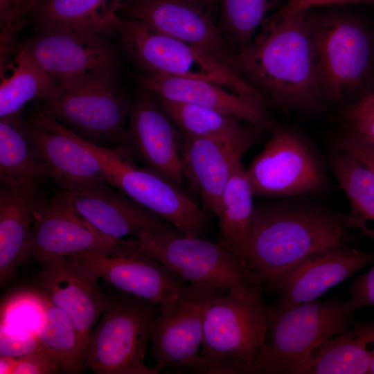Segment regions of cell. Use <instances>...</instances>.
<instances>
[{
    "mask_svg": "<svg viewBox=\"0 0 374 374\" xmlns=\"http://www.w3.org/2000/svg\"><path fill=\"white\" fill-rule=\"evenodd\" d=\"M310 10L267 17L251 43L233 55L238 73L269 103L307 112L320 110L326 103Z\"/></svg>",
    "mask_w": 374,
    "mask_h": 374,
    "instance_id": "6da1fadb",
    "label": "cell"
},
{
    "mask_svg": "<svg viewBox=\"0 0 374 374\" xmlns=\"http://www.w3.org/2000/svg\"><path fill=\"white\" fill-rule=\"evenodd\" d=\"M303 196L255 206L245 263L271 290L317 253L348 246L346 214Z\"/></svg>",
    "mask_w": 374,
    "mask_h": 374,
    "instance_id": "7a4b0ae2",
    "label": "cell"
},
{
    "mask_svg": "<svg viewBox=\"0 0 374 374\" xmlns=\"http://www.w3.org/2000/svg\"><path fill=\"white\" fill-rule=\"evenodd\" d=\"M348 299H328L279 312L269 311L259 368L264 374H299L321 347L355 321Z\"/></svg>",
    "mask_w": 374,
    "mask_h": 374,
    "instance_id": "3957f363",
    "label": "cell"
},
{
    "mask_svg": "<svg viewBox=\"0 0 374 374\" xmlns=\"http://www.w3.org/2000/svg\"><path fill=\"white\" fill-rule=\"evenodd\" d=\"M116 34L132 60L145 73L210 81L261 106L269 105L243 77L197 46L123 15L119 16Z\"/></svg>",
    "mask_w": 374,
    "mask_h": 374,
    "instance_id": "277c9868",
    "label": "cell"
},
{
    "mask_svg": "<svg viewBox=\"0 0 374 374\" xmlns=\"http://www.w3.org/2000/svg\"><path fill=\"white\" fill-rule=\"evenodd\" d=\"M310 28L324 100L344 103L374 72V37L359 19L339 12L310 11Z\"/></svg>",
    "mask_w": 374,
    "mask_h": 374,
    "instance_id": "5b68a950",
    "label": "cell"
},
{
    "mask_svg": "<svg viewBox=\"0 0 374 374\" xmlns=\"http://www.w3.org/2000/svg\"><path fill=\"white\" fill-rule=\"evenodd\" d=\"M109 295V307L89 336L85 368L97 374L159 373L144 360L160 304L118 290Z\"/></svg>",
    "mask_w": 374,
    "mask_h": 374,
    "instance_id": "8992f818",
    "label": "cell"
},
{
    "mask_svg": "<svg viewBox=\"0 0 374 374\" xmlns=\"http://www.w3.org/2000/svg\"><path fill=\"white\" fill-rule=\"evenodd\" d=\"M200 237L188 235L173 228L145 232L129 241L181 281L195 287L224 292L262 284L255 272L219 243Z\"/></svg>",
    "mask_w": 374,
    "mask_h": 374,
    "instance_id": "52a82bcc",
    "label": "cell"
},
{
    "mask_svg": "<svg viewBox=\"0 0 374 374\" xmlns=\"http://www.w3.org/2000/svg\"><path fill=\"white\" fill-rule=\"evenodd\" d=\"M261 284L237 287L207 302L203 317L202 355L225 357L260 373L259 359L269 321Z\"/></svg>",
    "mask_w": 374,
    "mask_h": 374,
    "instance_id": "ba28073f",
    "label": "cell"
},
{
    "mask_svg": "<svg viewBox=\"0 0 374 374\" xmlns=\"http://www.w3.org/2000/svg\"><path fill=\"white\" fill-rule=\"evenodd\" d=\"M70 132L96 156L111 186L186 235L199 237L208 231L210 220L207 213L181 188L139 166L124 145L102 148Z\"/></svg>",
    "mask_w": 374,
    "mask_h": 374,
    "instance_id": "9c48e42d",
    "label": "cell"
},
{
    "mask_svg": "<svg viewBox=\"0 0 374 374\" xmlns=\"http://www.w3.org/2000/svg\"><path fill=\"white\" fill-rule=\"evenodd\" d=\"M39 105L52 118L91 145L111 149L125 143L132 97L119 87L117 78L59 87Z\"/></svg>",
    "mask_w": 374,
    "mask_h": 374,
    "instance_id": "30bf717a",
    "label": "cell"
},
{
    "mask_svg": "<svg viewBox=\"0 0 374 374\" xmlns=\"http://www.w3.org/2000/svg\"><path fill=\"white\" fill-rule=\"evenodd\" d=\"M24 44L44 71L66 88L105 78H118L119 55L107 37L84 30L47 26Z\"/></svg>",
    "mask_w": 374,
    "mask_h": 374,
    "instance_id": "8fae6325",
    "label": "cell"
},
{
    "mask_svg": "<svg viewBox=\"0 0 374 374\" xmlns=\"http://www.w3.org/2000/svg\"><path fill=\"white\" fill-rule=\"evenodd\" d=\"M246 170L253 195L288 197L324 191L328 179L315 150L299 132L276 125Z\"/></svg>",
    "mask_w": 374,
    "mask_h": 374,
    "instance_id": "7c38bea8",
    "label": "cell"
},
{
    "mask_svg": "<svg viewBox=\"0 0 374 374\" xmlns=\"http://www.w3.org/2000/svg\"><path fill=\"white\" fill-rule=\"evenodd\" d=\"M28 136L54 188L85 191L109 184L96 156L39 103L24 118Z\"/></svg>",
    "mask_w": 374,
    "mask_h": 374,
    "instance_id": "4fadbf2b",
    "label": "cell"
},
{
    "mask_svg": "<svg viewBox=\"0 0 374 374\" xmlns=\"http://www.w3.org/2000/svg\"><path fill=\"white\" fill-rule=\"evenodd\" d=\"M180 131L157 96L140 87L132 97L123 145L142 166L181 189L186 177Z\"/></svg>",
    "mask_w": 374,
    "mask_h": 374,
    "instance_id": "5bb4252c",
    "label": "cell"
},
{
    "mask_svg": "<svg viewBox=\"0 0 374 374\" xmlns=\"http://www.w3.org/2000/svg\"><path fill=\"white\" fill-rule=\"evenodd\" d=\"M68 256L117 290L161 304L177 299L186 285L159 261L123 240L115 249Z\"/></svg>",
    "mask_w": 374,
    "mask_h": 374,
    "instance_id": "9a60e30c",
    "label": "cell"
},
{
    "mask_svg": "<svg viewBox=\"0 0 374 374\" xmlns=\"http://www.w3.org/2000/svg\"><path fill=\"white\" fill-rule=\"evenodd\" d=\"M122 242L96 230L69 206L54 188L44 191L34 211L22 265L91 251H108Z\"/></svg>",
    "mask_w": 374,
    "mask_h": 374,
    "instance_id": "2e32d148",
    "label": "cell"
},
{
    "mask_svg": "<svg viewBox=\"0 0 374 374\" xmlns=\"http://www.w3.org/2000/svg\"><path fill=\"white\" fill-rule=\"evenodd\" d=\"M223 291L188 284L176 299L160 304L152 322L150 341L154 368L174 373L196 357L202 344L203 317L211 298Z\"/></svg>",
    "mask_w": 374,
    "mask_h": 374,
    "instance_id": "e0dca14e",
    "label": "cell"
},
{
    "mask_svg": "<svg viewBox=\"0 0 374 374\" xmlns=\"http://www.w3.org/2000/svg\"><path fill=\"white\" fill-rule=\"evenodd\" d=\"M210 10L202 0H123L120 10L123 16L207 51L237 72L233 53Z\"/></svg>",
    "mask_w": 374,
    "mask_h": 374,
    "instance_id": "ac0fdd59",
    "label": "cell"
},
{
    "mask_svg": "<svg viewBox=\"0 0 374 374\" xmlns=\"http://www.w3.org/2000/svg\"><path fill=\"white\" fill-rule=\"evenodd\" d=\"M36 291L64 312L87 344L89 336L110 304L98 278L68 256L39 263Z\"/></svg>",
    "mask_w": 374,
    "mask_h": 374,
    "instance_id": "d6986e66",
    "label": "cell"
},
{
    "mask_svg": "<svg viewBox=\"0 0 374 374\" xmlns=\"http://www.w3.org/2000/svg\"><path fill=\"white\" fill-rule=\"evenodd\" d=\"M374 262V252L348 246L332 248L315 254L287 272L274 290L279 296L271 312L287 310L317 300L327 291Z\"/></svg>",
    "mask_w": 374,
    "mask_h": 374,
    "instance_id": "ffe728a7",
    "label": "cell"
},
{
    "mask_svg": "<svg viewBox=\"0 0 374 374\" xmlns=\"http://www.w3.org/2000/svg\"><path fill=\"white\" fill-rule=\"evenodd\" d=\"M57 190L80 216L116 240L175 228L109 184L91 190Z\"/></svg>",
    "mask_w": 374,
    "mask_h": 374,
    "instance_id": "44dd1931",
    "label": "cell"
},
{
    "mask_svg": "<svg viewBox=\"0 0 374 374\" xmlns=\"http://www.w3.org/2000/svg\"><path fill=\"white\" fill-rule=\"evenodd\" d=\"M139 82L167 100L216 110L263 129L271 130L277 125L266 107L215 82L145 73L140 76Z\"/></svg>",
    "mask_w": 374,
    "mask_h": 374,
    "instance_id": "7402d4cb",
    "label": "cell"
},
{
    "mask_svg": "<svg viewBox=\"0 0 374 374\" xmlns=\"http://www.w3.org/2000/svg\"><path fill=\"white\" fill-rule=\"evenodd\" d=\"M181 136L186 177L198 191L206 210L217 216L223 193L246 152L215 140Z\"/></svg>",
    "mask_w": 374,
    "mask_h": 374,
    "instance_id": "603a6c76",
    "label": "cell"
},
{
    "mask_svg": "<svg viewBox=\"0 0 374 374\" xmlns=\"http://www.w3.org/2000/svg\"><path fill=\"white\" fill-rule=\"evenodd\" d=\"M46 185L0 188V287L7 286L22 265L30 238L35 208Z\"/></svg>",
    "mask_w": 374,
    "mask_h": 374,
    "instance_id": "cb8c5ba5",
    "label": "cell"
},
{
    "mask_svg": "<svg viewBox=\"0 0 374 374\" xmlns=\"http://www.w3.org/2000/svg\"><path fill=\"white\" fill-rule=\"evenodd\" d=\"M157 98L183 135L215 140L247 152L263 129L216 110Z\"/></svg>",
    "mask_w": 374,
    "mask_h": 374,
    "instance_id": "d4e9b609",
    "label": "cell"
},
{
    "mask_svg": "<svg viewBox=\"0 0 374 374\" xmlns=\"http://www.w3.org/2000/svg\"><path fill=\"white\" fill-rule=\"evenodd\" d=\"M0 118L22 112L30 101L44 102L59 86L42 69L24 44L1 60Z\"/></svg>",
    "mask_w": 374,
    "mask_h": 374,
    "instance_id": "484cf974",
    "label": "cell"
},
{
    "mask_svg": "<svg viewBox=\"0 0 374 374\" xmlns=\"http://www.w3.org/2000/svg\"><path fill=\"white\" fill-rule=\"evenodd\" d=\"M373 358L374 320H356L326 342L299 374H367Z\"/></svg>",
    "mask_w": 374,
    "mask_h": 374,
    "instance_id": "4316f807",
    "label": "cell"
},
{
    "mask_svg": "<svg viewBox=\"0 0 374 374\" xmlns=\"http://www.w3.org/2000/svg\"><path fill=\"white\" fill-rule=\"evenodd\" d=\"M122 2L123 0H42L30 14L35 28H71L108 37L116 34Z\"/></svg>",
    "mask_w": 374,
    "mask_h": 374,
    "instance_id": "83f0119b",
    "label": "cell"
},
{
    "mask_svg": "<svg viewBox=\"0 0 374 374\" xmlns=\"http://www.w3.org/2000/svg\"><path fill=\"white\" fill-rule=\"evenodd\" d=\"M21 113L0 118V183L48 185L47 170L28 136Z\"/></svg>",
    "mask_w": 374,
    "mask_h": 374,
    "instance_id": "f1b7e54d",
    "label": "cell"
},
{
    "mask_svg": "<svg viewBox=\"0 0 374 374\" xmlns=\"http://www.w3.org/2000/svg\"><path fill=\"white\" fill-rule=\"evenodd\" d=\"M253 196L246 170L240 162L235 168L223 193L217 217L218 243L245 265L255 209Z\"/></svg>",
    "mask_w": 374,
    "mask_h": 374,
    "instance_id": "f546056e",
    "label": "cell"
},
{
    "mask_svg": "<svg viewBox=\"0 0 374 374\" xmlns=\"http://www.w3.org/2000/svg\"><path fill=\"white\" fill-rule=\"evenodd\" d=\"M332 172L350 204L351 229L374 241V174L350 154L335 147L330 154Z\"/></svg>",
    "mask_w": 374,
    "mask_h": 374,
    "instance_id": "4dcf8cb0",
    "label": "cell"
},
{
    "mask_svg": "<svg viewBox=\"0 0 374 374\" xmlns=\"http://www.w3.org/2000/svg\"><path fill=\"white\" fill-rule=\"evenodd\" d=\"M42 306V321L36 332L43 349L67 373H80L85 368L86 344L71 318L36 291Z\"/></svg>",
    "mask_w": 374,
    "mask_h": 374,
    "instance_id": "1f68e13d",
    "label": "cell"
},
{
    "mask_svg": "<svg viewBox=\"0 0 374 374\" xmlns=\"http://www.w3.org/2000/svg\"><path fill=\"white\" fill-rule=\"evenodd\" d=\"M276 0H217L220 6L218 27L234 54L246 47L267 18Z\"/></svg>",
    "mask_w": 374,
    "mask_h": 374,
    "instance_id": "d6a6232c",
    "label": "cell"
},
{
    "mask_svg": "<svg viewBox=\"0 0 374 374\" xmlns=\"http://www.w3.org/2000/svg\"><path fill=\"white\" fill-rule=\"evenodd\" d=\"M176 373L197 374H251L249 368L232 358L198 355L193 359L180 366Z\"/></svg>",
    "mask_w": 374,
    "mask_h": 374,
    "instance_id": "836d02e7",
    "label": "cell"
},
{
    "mask_svg": "<svg viewBox=\"0 0 374 374\" xmlns=\"http://www.w3.org/2000/svg\"><path fill=\"white\" fill-rule=\"evenodd\" d=\"M40 351L46 352L35 332L15 330L1 324L0 355L18 358Z\"/></svg>",
    "mask_w": 374,
    "mask_h": 374,
    "instance_id": "e575fe53",
    "label": "cell"
},
{
    "mask_svg": "<svg viewBox=\"0 0 374 374\" xmlns=\"http://www.w3.org/2000/svg\"><path fill=\"white\" fill-rule=\"evenodd\" d=\"M62 371L60 364L44 351L18 357L11 374H55Z\"/></svg>",
    "mask_w": 374,
    "mask_h": 374,
    "instance_id": "d590c367",
    "label": "cell"
},
{
    "mask_svg": "<svg viewBox=\"0 0 374 374\" xmlns=\"http://www.w3.org/2000/svg\"><path fill=\"white\" fill-rule=\"evenodd\" d=\"M30 0H0L1 40L11 42L12 35L23 26V15Z\"/></svg>",
    "mask_w": 374,
    "mask_h": 374,
    "instance_id": "8d00e7d4",
    "label": "cell"
},
{
    "mask_svg": "<svg viewBox=\"0 0 374 374\" xmlns=\"http://www.w3.org/2000/svg\"><path fill=\"white\" fill-rule=\"evenodd\" d=\"M348 292L349 300L356 310L374 306V262L367 271L353 280Z\"/></svg>",
    "mask_w": 374,
    "mask_h": 374,
    "instance_id": "74e56055",
    "label": "cell"
},
{
    "mask_svg": "<svg viewBox=\"0 0 374 374\" xmlns=\"http://www.w3.org/2000/svg\"><path fill=\"white\" fill-rule=\"evenodd\" d=\"M335 147L355 157L374 174V147L359 142L346 134L337 137Z\"/></svg>",
    "mask_w": 374,
    "mask_h": 374,
    "instance_id": "f35d334b",
    "label": "cell"
},
{
    "mask_svg": "<svg viewBox=\"0 0 374 374\" xmlns=\"http://www.w3.org/2000/svg\"><path fill=\"white\" fill-rule=\"evenodd\" d=\"M371 2L374 0H288L274 15L287 16L317 7Z\"/></svg>",
    "mask_w": 374,
    "mask_h": 374,
    "instance_id": "ab89813d",
    "label": "cell"
},
{
    "mask_svg": "<svg viewBox=\"0 0 374 374\" xmlns=\"http://www.w3.org/2000/svg\"><path fill=\"white\" fill-rule=\"evenodd\" d=\"M346 134L353 139L374 147V115L348 122Z\"/></svg>",
    "mask_w": 374,
    "mask_h": 374,
    "instance_id": "60d3db41",
    "label": "cell"
},
{
    "mask_svg": "<svg viewBox=\"0 0 374 374\" xmlns=\"http://www.w3.org/2000/svg\"><path fill=\"white\" fill-rule=\"evenodd\" d=\"M372 115H374V89L348 105L344 112L347 123Z\"/></svg>",
    "mask_w": 374,
    "mask_h": 374,
    "instance_id": "b9f144b4",
    "label": "cell"
},
{
    "mask_svg": "<svg viewBox=\"0 0 374 374\" xmlns=\"http://www.w3.org/2000/svg\"><path fill=\"white\" fill-rule=\"evenodd\" d=\"M17 359L0 355V373L11 374Z\"/></svg>",
    "mask_w": 374,
    "mask_h": 374,
    "instance_id": "7bdbcfd3",
    "label": "cell"
},
{
    "mask_svg": "<svg viewBox=\"0 0 374 374\" xmlns=\"http://www.w3.org/2000/svg\"><path fill=\"white\" fill-rule=\"evenodd\" d=\"M42 0H30L27 5L25 11L23 15V22L25 21V18L28 15H30L32 11L35 8V7L42 1Z\"/></svg>",
    "mask_w": 374,
    "mask_h": 374,
    "instance_id": "ee69618b",
    "label": "cell"
},
{
    "mask_svg": "<svg viewBox=\"0 0 374 374\" xmlns=\"http://www.w3.org/2000/svg\"><path fill=\"white\" fill-rule=\"evenodd\" d=\"M205 5L211 10L212 6L217 3V0H202Z\"/></svg>",
    "mask_w": 374,
    "mask_h": 374,
    "instance_id": "f6af8a7d",
    "label": "cell"
},
{
    "mask_svg": "<svg viewBox=\"0 0 374 374\" xmlns=\"http://www.w3.org/2000/svg\"><path fill=\"white\" fill-rule=\"evenodd\" d=\"M368 373L374 374V358L373 359V360H372V362L371 363Z\"/></svg>",
    "mask_w": 374,
    "mask_h": 374,
    "instance_id": "bcb514c9",
    "label": "cell"
}]
</instances>
